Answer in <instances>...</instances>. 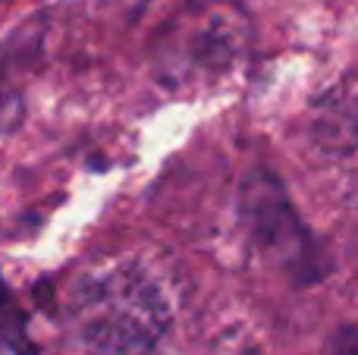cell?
I'll use <instances>...</instances> for the list:
<instances>
[{"instance_id":"cell-1","label":"cell","mask_w":358,"mask_h":355,"mask_svg":"<svg viewBox=\"0 0 358 355\" xmlns=\"http://www.w3.org/2000/svg\"><path fill=\"white\" fill-rule=\"evenodd\" d=\"M76 318L79 333L101 355H161L170 331L157 283L129 264L85 277L76 296Z\"/></svg>"},{"instance_id":"cell-2","label":"cell","mask_w":358,"mask_h":355,"mask_svg":"<svg viewBox=\"0 0 358 355\" xmlns=\"http://www.w3.org/2000/svg\"><path fill=\"white\" fill-rule=\"evenodd\" d=\"M0 3H6V0H0Z\"/></svg>"}]
</instances>
